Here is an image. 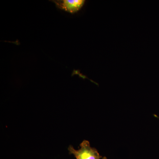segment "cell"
<instances>
[{
  "label": "cell",
  "instance_id": "obj_3",
  "mask_svg": "<svg viewBox=\"0 0 159 159\" xmlns=\"http://www.w3.org/2000/svg\"><path fill=\"white\" fill-rule=\"evenodd\" d=\"M101 159H107V158L106 157H103Z\"/></svg>",
  "mask_w": 159,
  "mask_h": 159
},
{
  "label": "cell",
  "instance_id": "obj_1",
  "mask_svg": "<svg viewBox=\"0 0 159 159\" xmlns=\"http://www.w3.org/2000/svg\"><path fill=\"white\" fill-rule=\"evenodd\" d=\"M80 148L76 150L72 145L69 146L68 151L70 154L74 155L76 159H101L102 157L99 155L96 148L91 146L90 142L84 140L80 143Z\"/></svg>",
  "mask_w": 159,
  "mask_h": 159
},
{
  "label": "cell",
  "instance_id": "obj_2",
  "mask_svg": "<svg viewBox=\"0 0 159 159\" xmlns=\"http://www.w3.org/2000/svg\"><path fill=\"white\" fill-rule=\"evenodd\" d=\"M57 8L71 13H74L80 10L85 2L83 0H61L52 1Z\"/></svg>",
  "mask_w": 159,
  "mask_h": 159
}]
</instances>
